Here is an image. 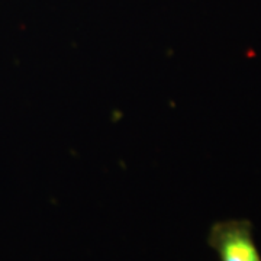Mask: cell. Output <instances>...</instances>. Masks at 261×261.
Segmentation results:
<instances>
[{
    "label": "cell",
    "mask_w": 261,
    "mask_h": 261,
    "mask_svg": "<svg viewBox=\"0 0 261 261\" xmlns=\"http://www.w3.org/2000/svg\"><path fill=\"white\" fill-rule=\"evenodd\" d=\"M209 247L219 261H261V254L248 219L215 222L207 233Z\"/></svg>",
    "instance_id": "6da1fadb"
}]
</instances>
